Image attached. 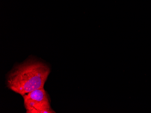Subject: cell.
Returning a JSON list of instances; mask_svg holds the SVG:
<instances>
[{
  "mask_svg": "<svg viewBox=\"0 0 151 113\" xmlns=\"http://www.w3.org/2000/svg\"><path fill=\"white\" fill-rule=\"evenodd\" d=\"M50 72V68L45 63L33 60H27L12 70L7 78V87L23 96L43 88Z\"/></svg>",
  "mask_w": 151,
  "mask_h": 113,
  "instance_id": "obj_1",
  "label": "cell"
},
{
  "mask_svg": "<svg viewBox=\"0 0 151 113\" xmlns=\"http://www.w3.org/2000/svg\"><path fill=\"white\" fill-rule=\"evenodd\" d=\"M27 113H54L51 108L49 97L43 88L22 96Z\"/></svg>",
  "mask_w": 151,
  "mask_h": 113,
  "instance_id": "obj_2",
  "label": "cell"
}]
</instances>
